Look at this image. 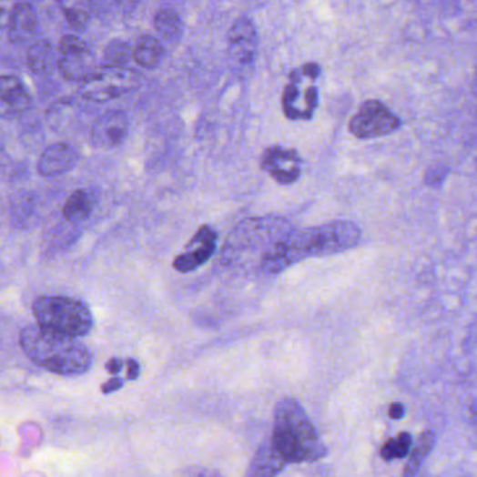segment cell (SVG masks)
Masks as SVG:
<instances>
[{"mask_svg":"<svg viewBox=\"0 0 477 477\" xmlns=\"http://www.w3.org/2000/svg\"><path fill=\"white\" fill-rule=\"evenodd\" d=\"M434 445V431L426 430V431L421 432L419 440H417L416 445L411 448V453H409L411 456H409L408 463H406L405 471H403V476H414V474L419 473L420 469H421L423 463L426 462Z\"/></svg>","mask_w":477,"mask_h":477,"instance_id":"obj_20","label":"cell"},{"mask_svg":"<svg viewBox=\"0 0 477 477\" xmlns=\"http://www.w3.org/2000/svg\"><path fill=\"white\" fill-rule=\"evenodd\" d=\"M52 58H54L52 44L46 40L36 41L28 49L27 65L31 72L44 75L51 69Z\"/></svg>","mask_w":477,"mask_h":477,"instance_id":"obj_22","label":"cell"},{"mask_svg":"<svg viewBox=\"0 0 477 477\" xmlns=\"http://www.w3.org/2000/svg\"><path fill=\"white\" fill-rule=\"evenodd\" d=\"M130 56V46L127 41L114 40L104 49V66L124 67Z\"/></svg>","mask_w":477,"mask_h":477,"instance_id":"obj_26","label":"cell"},{"mask_svg":"<svg viewBox=\"0 0 477 477\" xmlns=\"http://www.w3.org/2000/svg\"><path fill=\"white\" fill-rule=\"evenodd\" d=\"M129 132V119L121 109H109L94 122L91 140L100 148H112L122 145Z\"/></svg>","mask_w":477,"mask_h":477,"instance_id":"obj_11","label":"cell"},{"mask_svg":"<svg viewBox=\"0 0 477 477\" xmlns=\"http://www.w3.org/2000/svg\"><path fill=\"white\" fill-rule=\"evenodd\" d=\"M139 85L140 77L137 72L125 67L104 66L82 83L80 96L93 103H106L132 93Z\"/></svg>","mask_w":477,"mask_h":477,"instance_id":"obj_6","label":"cell"},{"mask_svg":"<svg viewBox=\"0 0 477 477\" xmlns=\"http://www.w3.org/2000/svg\"><path fill=\"white\" fill-rule=\"evenodd\" d=\"M155 27L161 36L167 40H174L181 36L182 20L174 10H160L155 17Z\"/></svg>","mask_w":477,"mask_h":477,"instance_id":"obj_24","label":"cell"},{"mask_svg":"<svg viewBox=\"0 0 477 477\" xmlns=\"http://www.w3.org/2000/svg\"><path fill=\"white\" fill-rule=\"evenodd\" d=\"M260 166L276 182L291 185L301 176V158L297 151L270 147L265 151Z\"/></svg>","mask_w":477,"mask_h":477,"instance_id":"obj_12","label":"cell"},{"mask_svg":"<svg viewBox=\"0 0 477 477\" xmlns=\"http://www.w3.org/2000/svg\"><path fill=\"white\" fill-rule=\"evenodd\" d=\"M56 4L64 13L70 27L75 30H85L87 27L93 0H56Z\"/></svg>","mask_w":477,"mask_h":477,"instance_id":"obj_19","label":"cell"},{"mask_svg":"<svg viewBox=\"0 0 477 477\" xmlns=\"http://www.w3.org/2000/svg\"><path fill=\"white\" fill-rule=\"evenodd\" d=\"M293 230L290 221L283 218L268 216V218H248L234 227L230 238L223 248V259L233 262L245 252L247 254L259 252L263 259L280 239Z\"/></svg>","mask_w":477,"mask_h":477,"instance_id":"obj_4","label":"cell"},{"mask_svg":"<svg viewBox=\"0 0 477 477\" xmlns=\"http://www.w3.org/2000/svg\"><path fill=\"white\" fill-rule=\"evenodd\" d=\"M36 323L49 330L82 338L93 328V314L79 299L65 296H44L33 304Z\"/></svg>","mask_w":477,"mask_h":477,"instance_id":"obj_5","label":"cell"},{"mask_svg":"<svg viewBox=\"0 0 477 477\" xmlns=\"http://www.w3.org/2000/svg\"><path fill=\"white\" fill-rule=\"evenodd\" d=\"M361 241V230L353 221H332L322 226L293 230L266 254L260 272L278 275L309 258L350 251Z\"/></svg>","mask_w":477,"mask_h":477,"instance_id":"obj_1","label":"cell"},{"mask_svg":"<svg viewBox=\"0 0 477 477\" xmlns=\"http://www.w3.org/2000/svg\"><path fill=\"white\" fill-rule=\"evenodd\" d=\"M20 346L34 364L52 374L76 377L87 372L93 364L91 351L77 338L38 323L22 330Z\"/></svg>","mask_w":477,"mask_h":477,"instance_id":"obj_2","label":"cell"},{"mask_svg":"<svg viewBox=\"0 0 477 477\" xmlns=\"http://www.w3.org/2000/svg\"><path fill=\"white\" fill-rule=\"evenodd\" d=\"M270 442L288 465L317 462L328 455L327 445L294 398H283L276 405Z\"/></svg>","mask_w":477,"mask_h":477,"instance_id":"obj_3","label":"cell"},{"mask_svg":"<svg viewBox=\"0 0 477 477\" xmlns=\"http://www.w3.org/2000/svg\"><path fill=\"white\" fill-rule=\"evenodd\" d=\"M406 409L403 403L395 402L390 406V417L393 420H401L405 416Z\"/></svg>","mask_w":477,"mask_h":477,"instance_id":"obj_31","label":"cell"},{"mask_svg":"<svg viewBox=\"0 0 477 477\" xmlns=\"http://www.w3.org/2000/svg\"><path fill=\"white\" fill-rule=\"evenodd\" d=\"M413 445V438L409 432H401L396 437L390 438L381 448V456L382 460L391 462L393 460H402L408 456Z\"/></svg>","mask_w":477,"mask_h":477,"instance_id":"obj_23","label":"cell"},{"mask_svg":"<svg viewBox=\"0 0 477 477\" xmlns=\"http://www.w3.org/2000/svg\"><path fill=\"white\" fill-rule=\"evenodd\" d=\"M258 33L254 22L247 15H239L228 31V55L236 64H251L257 56Z\"/></svg>","mask_w":477,"mask_h":477,"instance_id":"obj_10","label":"cell"},{"mask_svg":"<svg viewBox=\"0 0 477 477\" xmlns=\"http://www.w3.org/2000/svg\"><path fill=\"white\" fill-rule=\"evenodd\" d=\"M0 90H2L0 96H2V116H4V118H15V117L22 116L30 108V94L27 93L23 83L15 76H2Z\"/></svg>","mask_w":477,"mask_h":477,"instance_id":"obj_15","label":"cell"},{"mask_svg":"<svg viewBox=\"0 0 477 477\" xmlns=\"http://www.w3.org/2000/svg\"><path fill=\"white\" fill-rule=\"evenodd\" d=\"M38 28V17L30 4H17L10 13L7 36L10 43L22 46L27 43Z\"/></svg>","mask_w":477,"mask_h":477,"instance_id":"obj_16","label":"cell"},{"mask_svg":"<svg viewBox=\"0 0 477 477\" xmlns=\"http://www.w3.org/2000/svg\"><path fill=\"white\" fill-rule=\"evenodd\" d=\"M125 366L127 370V380H137L140 375V366L139 362L135 359H127L125 361Z\"/></svg>","mask_w":477,"mask_h":477,"instance_id":"obj_29","label":"cell"},{"mask_svg":"<svg viewBox=\"0 0 477 477\" xmlns=\"http://www.w3.org/2000/svg\"><path fill=\"white\" fill-rule=\"evenodd\" d=\"M163 46L160 41L155 36H145L142 40L137 43V48L133 51V59L139 66L145 69H153L160 64L161 56H163Z\"/></svg>","mask_w":477,"mask_h":477,"instance_id":"obj_21","label":"cell"},{"mask_svg":"<svg viewBox=\"0 0 477 477\" xmlns=\"http://www.w3.org/2000/svg\"><path fill=\"white\" fill-rule=\"evenodd\" d=\"M58 49L61 58L56 66L64 79L83 83L97 72L90 48L79 36H65Z\"/></svg>","mask_w":477,"mask_h":477,"instance_id":"obj_7","label":"cell"},{"mask_svg":"<svg viewBox=\"0 0 477 477\" xmlns=\"http://www.w3.org/2000/svg\"><path fill=\"white\" fill-rule=\"evenodd\" d=\"M79 161V155L66 143H55L41 153L36 171L43 177H58L69 173Z\"/></svg>","mask_w":477,"mask_h":477,"instance_id":"obj_13","label":"cell"},{"mask_svg":"<svg viewBox=\"0 0 477 477\" xmlns=\"http://www.w3.org/2000/svg\"><path fill=\"white\" fill-rule=\"evenodd\" d=\"M218 234L213 227H200L194 238L188 242L185 251L176 258L173 268L179 273H190L199 269L215 254Z\"/></svg>","mask_w":477,"mask_h":477,"instance_id":"obj_9","label":"cell"},{"mask_svg":"<svg viewBox=\"0 0 477 477\" xmlns=\"http://www.w3.org/2000/svg\"><path fill=\"white\" fill-rule=\"evenodd\" d=\"M124 384L125 381L122 380V378L114 375V377L109 378V380L107 381L106 384L101 385V392H103L104 395H108V393L121 390V388L124 387Z\"/></svg>","mask_w":477,"mask_h":477,"instance_id":"obj_28","label":"cell"},{"mask_svg":"<svg viewBox=\"0 0 477 477\" xmlns=\"http://www.w3.org/2000/svg\"><path fill=\"white\" fill-rule=\"evenodd\" d=\"M445 177H447V169L444 168H432L429 171L426 177L427 185L430 187H438L444 182Z\"/></svg>","mask_w":477,"mask_h":477,"instance_id":"obj_27","label":"cell"},{"mask_svg":"<svg viewBox=\"0 0 477 477\" xmlns=\"http://www.w3.org/2000/svg\"><path fill=\"white\" fill-rule=\"evenodd\" d=\"M399 119L384 104L377 100L366 101L351 119L350 132L360 139L385 137L398 129Z\"/></svg>","mask_w":477,"mask_h":477,"instance_id":"obj_8","label":"cell"},{"mask_svg":"<svg viewBox=\"0 0 477 477\" xmlns=\"http://www.w3.org/2000/svg\"><path fill=\"white\" fill-rule=\"evenodd\" d=\"M97 200L98 194L96 189L87 188L76 190L65 203L64 218L72 224L85 223L93 215Z\"/></svg>","mask_w":477,"mask_h":477,"instance_id":"obj_17","label":"cell"},{"mask_svg":"<svg viewBox=\"0 0 477 477\" xmlns=\"http://www.w3.org/2000/svg\"><path fill=\"white\" fill-rule=\"evenodd\" d=\"M125 362L124 360L118 359V357H112L108 362H107V371L111 375H118L121 372V370L124 369Z\"/></svg>","mask_w":477,"mask_h":477,"instance_id":"obj_30","label":"cell"},{"mask_svg":"<svg viewBox=\"0 0 477 477\" xmlns=\"http://www.w3.org/2000/svg\"><path fill=\"white\" fill-rule=\"evenodd\" d=\"M12 220L18 228H27L36 221V208H34V200L31 197H20L15 200L12 208Z\"/></svg>","mask_w":477,"mask_h":477,"instance_id":"obj_25","label":"cell"},{"mask_svg":"<svg viewBox=\"0 0 477 477\" xmlns=\"http://www.w3.org/2000/svg\"><path fill=\"white\" fill-rule=\"evenodd\" d=\"M318 93L314 86L299 90V82L291 79L290 85L284 88L283 109L284 114L291 119L311 118L312 112L317 107Z\"/></svg>","mask_w":477,"mask_h":477,"instance_id":"obj_14","label":"cell"},{"mask_svg":"<svg viewBox=\"0 0 477 477\" xmlns=\"http://www.w3.org/2000/svg\"><path fill=\"white\" fill-rule=\"evenodd\" d=\"M286 465H288L286 461L279 455L278 451L269 441L257 451V455L254 456L247 471V476H276L286 468Z\"/></svg>","mask_w":477,"mask_h":477,"instance_id":"obj_18","label":"cell"}]
</instances>
